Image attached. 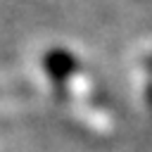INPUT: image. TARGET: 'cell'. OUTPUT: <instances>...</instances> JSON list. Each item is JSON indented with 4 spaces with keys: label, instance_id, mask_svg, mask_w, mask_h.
I'll list each match as a JSON object with an SVG mask.
<instances>
[{
    "label": "cell",
    "instance_id": "cell-1",
    "mask_svg": "<svg viewBox=\"0 0 152 152\" xmlns=\"http://www.w3.org/2000/svg\"><path fill=\"white\" fill-rule=\"evenodd\" d=\"M43 69L55 78V81H66L76 71V59L66 50H50L43 57Z\"/></svg>",
    "mask_w": 152,
    "mask_h": 152
}]
</instances>
